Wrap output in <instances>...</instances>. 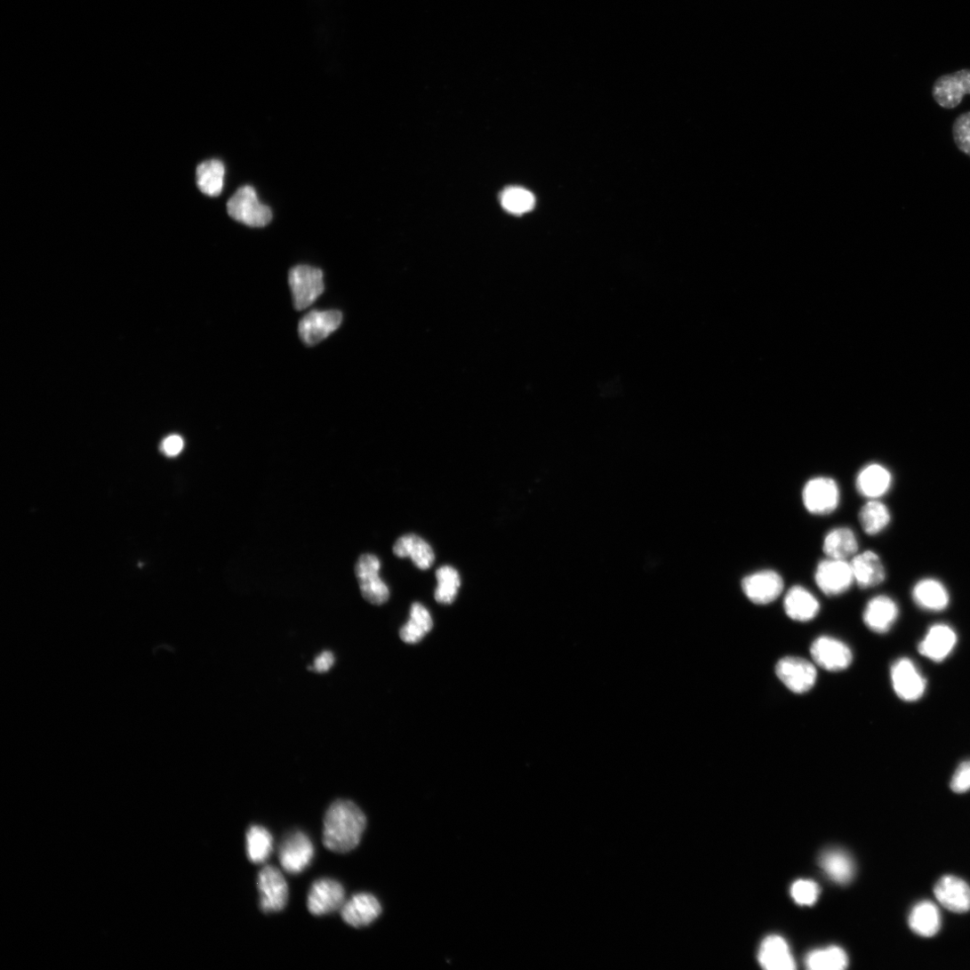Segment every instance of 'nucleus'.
Wrapping results in <instances>:
<instances>
[{"mask_svg":"<svg viewBox=\"0 0 970 970\" xmlns=\"http://www.w3.org/2000/svg\"><path fill=\"white\" fill-rule=\"evenodd\" d=\"M366 824V816L355 803L335 801L325 816L324 845L327 849L340 854L354 850L362 840Z\"/></svg>","mask_w":970,"mask_h":970,"instance_id":"obj_1","label":"nucleus"},{"mask_svg":"<svg viewBox=\"0 0 970 970\" xmlns=\"http://www.w3.org/2000/svg\"><path fill=\"white\" fill-rule=\"evenodd\" d=\"M229 216L235 220L252 228H262L273 219L270 207L261 204L253 188H240L227 204Z\"/></svg>","mask_w":970,"mask_h":970,"instance_id":"obj_2","label":"nucleus"},{"mask_svg":"<svg viewBox=\"0 0 970 970\" xmlns=\"http://www.w3.org/2000/svg\"><path fill=\"white\" fill-rule=\"evenodd\" d=\"M802 498L809 513L815 516H827L833 513L839 506V486L831 477H814L806 484Z\"/></svg>","mask_w":970,"mask_h":970,"instance_id":"obj_3","label":"nucleus"},{"mask_svg":"<svg viewBox=\"0 0 970 970\" xmlns=\"http://www.w3.org/2000/svg\"><path fill=\"white\" fill-rule=\"evenodd\" d=\"M289 285L297 310L311 306L325 291L324 274L320 269L298 266L289 274Z\"/></svg>","mask_w":970,"mask_h":970,"instance_id":"obj_4","label":"nucleus"},{"mask_svg":"<svg viewBox=\"0 0 970 970\" xmlns=\"http://www.w3.org/2000/svg\"><path fill=\"white\" fill-rule=\"evenodd\" d=\"M781 682L792 693L803 694L814 688L817 681L816 667L800 657H784L775 666Z\"/></svg>","mask_w":970,"mask_h":970,"instance_id":"obj_5","label":"nucleus"},{"mask_svg":"<svg viewBox=\"0 0 970 970\" xmlns=\"http://www.w3.org/2000/svg\"><path fill=\"white\" fill-rule=\"evenodd\" d=\"M261 894V909L264 913L282 911L288 901V885L282 872L276 867H263L258 876Z\"/></svg>","mask_w":970,"mask_h":970,"instance_id":"obj_6","label":"nucleus"},{"mask_svg":"<svg viewBox=\"0 0 970 970\" xmlns=\"http://www.w3.org/2000/svg\"><path fill=\"white\" fill-rule=\"evenodd\" d=\"M814 579L819 589L830 597L844 594L854 582L850 562L829 557L819 563Z\"/></svg>","mask_w":970,"mask_h":970,"instance_id":"obj_7","label":"nucleus"},{"mask_svg":"<svg viewBox=\"0 0 970 970\" xmlns=\"http://www.w3.org/2000/svg\"><path fill=\"white\" fill-rule=\"evenodd\" d=\"M381 561L373 555L360 557L356 565V574L363 597L371 604L381 605L389 598V589L380 577Z\"/></svg>","mask_w":970,"mask_h":970,"instance_id":"obj_8","label":"nucleus"},{"mask_svg":"<svg viewBox=\"0 0 970 970\" xmlns=\"http://www.w3.org/2000/svg\"><path fill=\"white\" fill-rule=\"evenodd\" d=\"M742 589L753 604L768 605L782 595L784 582L776 571L766 569L744 577L742 581Z\"/></svg>","mask_w":970,"mask_h":970,"instance_id":"obj_9","label":"nucleus"},{"mask_svg":"<svg viewBox=\"0 0 970 970\" xmlns=\"http://www.w3.org/2000/svg\"><path fill=\"white\" fill-rule=\"evenodd\" d=\"M893 686L896 694L905 701H916L922 698L926 689V680L909 658L896 661L891 669Z\"/></svg>","mask_w":970,"mask_h":970,"instance_id":"obj_10","label":"nucleus"},{"mask_svg":"<svg viewBox=\"0 0 970 970\" xmlns=\"http://www.w3.org/2000/svg\"><path fill=\"white\" fill-rule=\"evenodd\" d=\"M811 654L818 666L830 672L845 670L853 662V653L849 646L838 639L827 636L821 637L814 642Z\"/></svg>","mask_w":970,"mask_h":970,"instance_id":"obj_11","label":"nucleus"},{"mask_svg":"<svg viewBox=\"0 0 970 970\" xmlns=\"http://www.w3.org/2000/svg\"><path fill=\"white\" fill-rule=\"evenodd\" d=\"M345 903V892L338 881L321 878L313 884L308 898V909L314 916H324L341 910Z\"/></svg>","mask_w":970,"mask_h":970,"instance_id":"obj_12","label":"nucleus"},{"mask_svg":"<svg viewBox=\"0 0 970 970\" xmlns=\"http://www.w3.org/2000/svg\"><path fill=\"white\" fill-rule=\"evenodd\" d=\"M314 846L309 838L300 831L289 835L280 846L279 858L289 873L302 872L311 862Z\"/></svg>","mask_w":970,"mask_h":970,"instance_id":"obj_13","label":"nucleus"},{"mask_svg":"<svg viewBox=\"0 0 970 970\" xmlns=\"http://www.w3.org/2000/svg\"><path fill=\"white\" fill-rule=\"evenodd\" d=\"M341 321L342 315L340 311L313 310L300 322L299 333L301 339L309 346L316 345L337 330Z\"/></svg>","mask_w":970,"mask_h":970,"instance_id":"obj_14","label":"nucleus"},{"mask_svg":"<svg viewBox=\"0 0 970 970\" xmlns=\"http://www.w3.org/2000/svg\"><path fill=\"white\" fill-rule=\"evenodd\" d=\"M899 614L897 603L888 596L880 595L867 603L862 619L865 626L873 633L886 634L898 621Z\"/></svg>","mask_w":970,"mask_h":970,"instance_id":"obj_15","label":"nucleus"},{"mask_svg":"<svg viewBox=\"0 0 970 970\" xmlns=\"http://www.w3.org/2000/svg\"><path fill=\"white\" fill-rule=\"evenodd\" d=\"M893 483V475L887 468L878 463H870L857 474L855 487L861 496L878 500L890 492Z\"/></svg>","mask_w":970,"mask_h":970,"instance_id":"obj_16","label":"nucleus"},{"mask_svg":"<svg viewBox=\"0 0 970 970\" xmlns=\"http://www.w3.org/2000/svg\"><path fill=\"white\" fill-rule=\"evenodd\" d=\"M934 895L939 903L951 912L970 910V887L958 877H942L934 888Z\"/></svg>","mask_w":970,"mask_h":970,"instance_id":"obj_17","label":"nucleus"},{"mask_svg":"<svg viewBox=\"0 0 970 970\" xmlns=\"http://www.w3.org/2000/svg\"><path fill=\"white\" fill-rule=\"evenodd\" d=\"M381 912V905L373 895L361 894L345 902L341 916L349 926L361 928L373 923Z\"/></svg>","mask_w":970,"mask_h":970,"instance_id":"obj_18","label":"nucleus"},{"mask_svg":"<svg viewBox=\"0 0 970 970\" xmlns=\"http://www.w3.org/2000/svg\"><path fill=\"white\" fill-rule=\"evenodd\" d=\"M783 607L789 619L797 622L812 621L819 614L821 604L817 597L806 588L797 585L786 593Z\"/></svg>","mask_w":970,"mask_h":970,"instance_id":"obj_19","label":"nucleus"},{"mask_svg":"<svg viewBox=\"0 0 970 970\" xmlns=\"http://www.w3.org/2000/svg\"><path fill=\"white\" fill-rule=\"evenodd\" d=\"M956 644L955 631L948 625L937 624L928 630L918 645V651L926 658L941 662L952 653Z\"/></svg>","mask_w":970,"mask_h":970,"instance_id":"obj_20","label":"nucleus"},{"mask_svg":"<svg viewBox=\"0 0 970 970\" xmlns=\"http://www.w3.org/2000/svg\"><path fill=\"white\" fill-rule=\"evenodd\" d=\"M854 582L861 589H870L883 583L886 578V567L879 557L867 550L856 554L850 562Z\"/></svg>","mask_w":970,"mask_h":970,"instance_id":"obj_21","label":"nucleus"},{"mask_svg":"<svg viewBox=\"0 0 970 970\" xmlns=\"http://www.w3.org/2000/svg\"><path fill=\"white\" fill-rule=\"evenodd\" d=\"M758 958L760 965L768 970H792L797 963L786 941L779 935L767 936L762 942Z\"/></svg>","mask_w":970,"mask_h":970,"instance_id":"obj_22","label":"nucleus"},{"mask_svg":"<svg viewBox=\"0 0 970 970\" xmlns=\"http://www.w3.org/2000/svg\"><path fill=\"white\" fill-rule=\"evenodd\" d=\"M965 95H970V91L958 71L939 77L933 88L934 100L946 109L957 108Z\"/></svg>","mask_w":970,"mask_h":970,"instance_id":"obj_23","label":"nucleus"},{"mask_svg":"<svg viewBox=\"0 0 970 970\" xmlns=\"http://www.w3.org/2000/svg\"><path fill=\"white\" fill-rule=\"evenodd\" d=\"M822 548L827 557L847 561L857 554L859 544L851 528L838 526L827 533Z\"/></svg>","mask_w":970,"mask_h":970,"instance_id":"obj_24","label":"nucleus"},{"mask_svg":"<svg viewBox=\"0 0 970 970\" xmlns=\"http://www.w3.org/2000/svg\"><path fill=\"white\" fill-rule=\"evenodd\" d=\"M912 597L915 603L926 611H942L950 603V595L945 586L931 578L919 581L914 586Z\"/></svg>","mask_w":970,"mask_h":970,"instance_id":"obj_25","label":"nucleus"},{"mask_svg":"<svg viewBox=\"0 0 970 970\" xmlns=\"http://www.w3.org/2000/svg\"><path fill=\"white\" fill-rule=\"evenodd\" d=\"M393 552L399 558L410 557L414 565L421 570H428L435 561L431 547L414 534L399 538L394 545Z\"/></svg>","mask_w":970,"mask_h":970,"instance_id":"obj_26","label":"nucleus"},{"mask_svg":"<svg viewBox=\"0 0 970 970\" xmlns=\"http://www.w3.org/2000/svg\"><path fill=\"white\" fill-rule=\"evenodd\" d=\"M820 865L835 883L846 885L854 876V863L850 855L841 849H829L820 857Z\"/></svg>","mask_w":970,"mask_h":970,"instance_id":"obj_27","label":"nucleus"},{"mask_svg":"<svg viewBox=\"0 0 970 970\" xmlns=\"http://www.w3.org/2000/svg\"><path fill=\"white\" fill-rule=\"evenodd\" d=\"M909 924L911 930L923 937H933L941 929L942 919L939 910L930 902L918 903L911 910Z\"/></svg>","mask_w":970,"mask_h":970,"instance_id":"obj_28","label":"nucleus"},{"mask_svg":"<svg viewBox=\"0 0 970 970\" xmlns=\"http://www.w3.org/2000/svg\"><path fill=\"white\" fill-rule=\"evenodd\" d=\"M226 168L220 159H210L196 168V184L200 191L209 196H218L224 187Z\"/></svg>","mask_w":970,"mask_h":970,"instance_id":"obj_29","label":"nucleus"},{"mask_svg":"<svg viewBox=\"0 0 970 970\" xmlns=\"http://www.w3.org/2000/svg\"><path fill=\"white\" fill-rule=\"evenodd\" d=\"M859 522L863 532L876 536L889 526L892 514L888 507L878 500H870L859 511Z\"/></svg>","mask_w":970,"mask_h":970,"instance_id":"obj_30","label":"nucleus"},{"mask_svg":"<svg viewBox=\"0 0 970 970\" xmlns=\"http://www.w3.org/2000/svg\"><path fill=\"white\" fill-rule=\"evenodd\" d=\"M433 622L428 609L420 603L411 606L410 620L400 631L401 639L409 645L419 643L432 629Z\"/></svg>","mask_w":970,"mask_h":970,"instance_id":"obj_31","label":"nucleus"},{"mask_svg":"<svg viewBox=\"0 0 970 970\" xmlns=\"http://www.w3.org/2000/svg\"><path fill=\"white\" fill-rule=\"evenodd\" d=\"M848 962L846 951L837 946L814 950L806 958V965L812 970H842Z\"/></svg>","mask_w":970,"mask_h":970,"instance_id":"obj_32","label":"nucleus"},{"mask_svg":"<svg viewBox=\"0 0 970 970\" xmlns=\"http://www.w3.org/2000/svg\"><path fill=\"white\" fill-rule=\"evenodd\" d=\"M273 837L261 826H251L246 833L247 856L253 863H262L273 852Z\"/></svg>","mask_w":970,"mask_h":970,"instance_id":"obj_33","label":"nucleus"},{"mask_svg":"<svg viewBox=\"0 0 970 970\" xmlns=\"http://www.w3.org/2000/svg\"><path fill=\"white\" fill-rule=\"evenodd\" d=\"M437 587L434 597L440 604H452L458 596L461 586V575L458 571L449 565L442 566L436 572Z\"/></svg>","mask_w":970,"mask_h":970,"instance_id":"obj_34","label":"nucleus"},{"mask_svg":"<svg viewBox=\"0 0 970 970\" xmlns=\"http://www.w3.org/2000/svg\"><path fill=\"white\" fill-rule=\"evenodd\" d=\"M502 207L509 213L521 215L533 210L536 200L534 196L520 188H509L501 196Z\"/></svg>","mask_w":970,"mask_h":970,"instance_id":"obj_35","label":"nucleus"},{"mask_svg":"<svg viewBox=\"0 0 970 970\" xmlns=\"http://www.w3.org/2000/svg\"><path fill=\"white\" fill-rule=\"evenodd\" d=\"M820 887L810 879H799L792 885L790 895L795 902L803 906H812L819 899Z\"/></svg>","mask_w":970,"mask_h":970,"instance_id":"obj_36","label":"nucleus"},{"mask_svg":"<svg viewBox=\"0 0 970 970\" xmlns=\"http://www.w3.org/2000/svg\"><path fill=\"white\" fill-rule=\"evenodd\" d=\"M952 134L958 148L970 157V112L959 116L955 120Z\"/></svg>","mask_w":970,"mask_h":970,"instance_id":"obj_37","label":"nucleus"},{"mask_svg":"<svg viewBox=\"0 0 970 970\" xmlns=\"http://www.w3.org/2000/svg\"><path fill=\"white\" fill-rule=\"evenodd\" d=\"M954 792L963 793L970 790V760L961 763L950 781Z\"/></svg>","mask_w":970,"mask_h":970,"instance_id":"obj_38","label":"nucleus"},{"mask_svg":"<svg viewBox=\"0 0 970 970\" xmlns=\"http://www.w3.org/2000/svg\"><path fill=\"white\" fill-rule=\"evenodd\" d=\"M184 448V440L180 436L167 437L162 444V451L168 457L178 456Z\"/></svg>","mask_w":970,"mask_h":970,"instance_id":"obj_39","label":"nucleus"},{"mask_svg":"<svg viewBox=\"0 0 970 970\" xmlns=\"http://www.w3.org/2000/svg\"><path fill=\"white\" fill-rule=\"evenodd\" d=\"M334 662V657L330 652H324L315 661L314 669L318 673L327 672Z\"/></svg>","mask_w":970,"mask_h":970,"instance_id":"obj_40","label":"nucleus"}]
</instances>
